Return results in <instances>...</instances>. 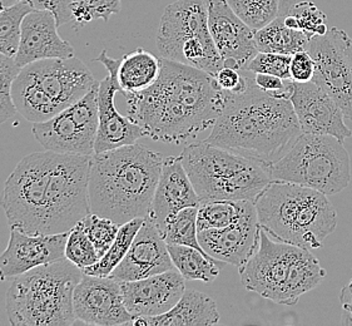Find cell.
<instances>
[{
	"mask_svg": "<svg viewBox=\"0 0 352 326\" xmlns=\"http://www.w3.org/2000/svg\"><path fill=\"white\" fill-rule=\"evenodd\" d=\"M289 14L294 15L298 23V29L312 39L314 36H324L327 33L326 14L311 1H301L295 4Z\"/></svg>",
	"mask_w": 352,
	"mask_h": 326,
	"instance_id": "39",
	"label": "cell"
},
{
	"mask_svg": "<svg viewBox=\"0 0 352 326\" xmlns=\"http://www.w3.org/2000/svg\"><path fill=\"white\" fill-rule=\"evenodd\" d=\"M175 269L168 245L158 228L147 219L135 235L127 255L109 276L124 281H135Z\"/></svg>",
	"mask_w": 352,
	"mask_h": 326,
	"instance_id": "22",
	"label": "cell"
},
{
	"mask_svg": "<svg viewBox=\"0 0 352 326\" xmlns=\"http://www.w3.org/2000/svg\"><path fill=\"white\" fill-rule=\"evenodd\" d=\"M168 251L175 268L186 280L212 283L219 277L222 263L204 251L184 245H168Z\"/></svg>",
	"mask_w": 352,
	"mask_h": 326,
	"instance_id": "29",
	"label": "cell"
},
{
	"mask_svg": "<svg viewBox=\"0 0 352 326\" xmlns=\"http://www.w3.org/2000/svg\"><path fill=\"white\" fill-rule=\"evenodd\" d=\"M21 69L14 58L0 54V126L16 113L12 98V85Z\"/></svg>",
	"mask_w": 352,
	"mask_h": 326,
	"instance_id": "38",
	"label": "cell"
},
{
	"mask_svg": "<svg viewBox=\"0 0 352 326\" xmlns=\"http://www.w3.org/2000/svg\"><path fill=\"white\" fill-rule=\"evenodd\" d=\"M77 321L85 325H132L133 316L124 305L122 287L112 276H93L83 272L73 294Z\"/></svg>",
	"mask_w": 352,
	"mask_h": 326,
	"instance_id": "15",
	"label": "cell"
},
{
	"mask_svg": "<svg viewBox=\"0 0 352 326\" xmlns=\"http://www.w3.org/2000/svg\"><path fill=\"white\" fill-rule=\"evenodd\" d=\"M89 164L91 156L53 152L43 234L69 232L91 213Z\"/></svg>",
	"mask_w": 352,
	"mask_h": 326,
	"instance_id": "10",
	"label": "cell"
},
{
	"mask_svg": "<svg viewBox=\"0 0 352 326\" xmlns=\"http://www.w3.org/2000/svg\"><path fill=\"white\" fill-rule=\"evenodd\" d=\"M340 301L342 305L341 324L352 325V280L342 287L341 294H340Z\"/></svg>",
	"mask_w": 352,
	"mask_h": 326,
	"instance_id": "44",
	"label": "cell"
},
{
	"mask_svg": "<svg viewBox=\"0 0 352 326\" xmlns=\"http://www.w3.org/2000/svg\"><path fill=\"white\" fill-rule=\"evenodd\" d=\"M163 160L162 153L138 143L93 153L88 182L91 213L120 225L146 219Z\"/></svg>",
	"mask_w": 352,
	"mask_h": 326,
	"instance_id": "3",
	"label": "cell"
},
{
	"mask_svg": "<svg viewBox=\"0 0 352 326\" xmlns=\"http://www.w3.org/2000/svg\"><path fill=\"white\" fill-rule=\"evenodd\" d=\"M62 109L82 100L98 82L79 58L43 59L21 68Z\"/></svg>",
	"mask_w": 352,
	"mask_h": 326,
	"instance_id": "16",
	"label": "cell"
},
{
	"mask_svg": "<svg viewBox=\"0 0 352 326\" xmlns=\"http://www.w3.org/2000/svg\"><path fill=\"white\" fill-rule=\"evenodd\" d=\"M233 12L252 30L266 27L280 17L281 0H226Z\"/></svg>",
	"mask_w": 352,
	"mask_h": 326,
	"instance_id": "34",
	"label": "cell"
},
{
	"mask_svg": "<svg viewBox=\"0 0 352 326\" xmlns=\"http://www.w3.org/2000/svg\"><path fill=\"white\" fill-rule=\"evenodd\" d=\"M261 226L254 201H250L240 220L223 228L198 231V241L204 252L221 263L245 269L260 245Z\"/></svg>",
	"mask_w": 352,
	"mask_h": 326,
	"instance_id": "17",
	"label": "cell"
},
{
	"mask_svg": "<svg viewBox=\"0 0 352 326\" xmlns=\"http://www.w3.org/2000/svg\"><path fill=\"white\" fill-rule=\"evenodd\" d=\"M144 221L146 219L143 217H137L123 224L120 226L116 240L113 241L106 254L102 256L94 265L83 270V272L93 276H109L113 270L116 269L120 261L124 259V256L127 255L128 250L131 248L135 235L138 234L140 228L143 226Z\"/></svg>",
	"mask_w": 352,
	"mask_h": 326,
	"instance_id": "30",
	"label": "cell"
},
{
	"mask_svg": "<svg viewBox=\"0 0 352 326\" xmlns=\"http://www.w3.org/2000/svg\"><path fill=\"white\" fill-rule=\"evenodd\" d=\"M201 202L254 201L272 182L267 164L212 143H190L179 155Z\"/></svg>",
	"mask_w": 352,
	"mask_h": 326,
	"instance_id": "7",
	"label": "cell"
},
{
	"mask_svg": "<svg viewBox=\"0 0 352 326\" xmlns=\"http://www.w3.org/2000/svg\"><path fill=\"white\" fill-rule=\"evenodd\" d=\"M219 312L214 300L204 292L186 290L181 300L169 312L153 318H137L134 326L217 325Z\"/></svg>",
	"mask_w": 352,
	"mask_h": 326,
	"instance_id": "25",
	"label": "cell"
},
{
	"mask_svg": "<svg viewBox=\"0 0 352 326\" xmlns=\"http://www.w3.org/2000/svg\"><path fill=\"white\" fill-rule=\"evenodd\" d=\"M260 226L274 240L318 248L338 227V213L321 192L272 181L254 199Z\"/></svg>",
	"mask_w": 352,
	"mask_h": 326,
	"instance_id": "4",
	"label": "cell"
},
{
	"mask_svg": "<svg viewBox=\"0 0 352 326\" xmlns=\"http://www.w3.org/2000/svg\"><path fill=\"white\" fill-rule=\"evenodd\" d=\"M247 74L239 91L227 92L225 107L204 141L270 166L302 131L289 97L262 91Z\"/></svg>",
	"mask_w": 352,
	"mask_h": 326,
	"instance_id": "2",
	"label": "cell"
},
{
	"mask_svg": "<svg viewBox=\"0 0 352 326\" xmlns=\"http://www.w3.org/2000/svg\"><path fill=\"white\" fill-rule=\"evenodd\" d=\"M268 171L272 181L301 184L326 196L344 191L351 181L349 152L332 135L302 133Z\"/></svg>",
	"mask_w": 352,
	"mask_h": 326,
	"instance_id": "8",
	"label": "cell"
},
{
	"mask_svg": "<svg viewBox=\"0 0 352 326\" xmlns=\"http://www.w3.org/2000/svg\"><path fill=\"white\" fill-rule=\"evenodd\" d=\"M162 58L187 64L213 77L223 68L208 27L206 0H177L164 9L157 32Z\"/></svg>",
	"mask_w": 352,
	"mask_h": 326,
	"instance_id": "9",
	"label": "cell"
},
{
	"mask_svg": "<svg viewBox=\"0 0 352 326\" xmlns=\"http://www.w3.org/2000/svg\"><path fill=\"white\" fill-rule=\"evenodd\" d=\"M52 151L34 152L16 164L4 184L0 205L9 228L43 234Z\"/></svg>",
	"mask_w": 352,
	"mask_h": 326,
	"instance_id": "11",
	"label": "cell"
},
{
	"mask_svg": "<svg viewBox=\"0 0 352 326\" xmlns=\"http://www.w3.org/2000/svg\"><path fill=\"white\" fill-rule=\"evenodd\" d=\"M254 41L258 52L294 56L307 50L311 39L301 30L289 28L283 17H277L266 27L254 32Z\"/></svg>",
	"mask_w": 352,
	"mask_h": 326,
	"instance_id": "28",
	"label": "cell"
},
{
	"mask_svg": "<svg viewBox=\"0 0 352 326\" xmlns=\"http://www.w3.org/2000/svg\"><path fill=\"white\" fill-rule=\"evenodd\" d=\"M250 201L213 199L201 202L198 206L197 230L223 228L240 220Z\"/></svg>",
	"mask_w": 352,
	"mask_h": 326,
	"instance_id": "31",
	"label": "cell"
},
{
	"mask_svg": "<svg viewBox=\"0 0 352 326\" xmlns=\"http://www.w3.org/2000/svg\"><path fill=\"white\" fill-rule=\"evenodd\" d=\"M120 12V0H72L73 19L80 27L97 19L108 21Z\"/></svg>",
	"mask_w": 352,
	"mask_h": 326,
	"instance_id": "37",
	"label": "cell"
},
{
	"mask_svg": "<svg viewBox=\"0 0 352 326\" xmlns=\"http://www.w3.org/2000/svg\"><path fill=\"white\" fill-rule=\"evenodd\" d=\"M19 0H0V10H4L7 8L16 4Z\"/></svg>",
	"mask_w": 352,
	"mask_h": 326,
	"instance_id": "45",
	"label": "cell"
},
{
	"mask_svg": "<svg viewBox=\"0 0 352 326\" xmlns=\"http://www.w3.org/2000/svg\"><path fill=\"white\" fill-rule=\"evenodd\" d=\"M198 207H186L169 219L161 235L167 245H184L204 251L198 241Z\"/></svg>",
	"mask_w": 352,
	"mask_h": 326,
	"instance_id": "32",
	"label": "cell"
},
{
	"mask_svg": "<svg viewBox=\"0 0 352 326\" xmlns=\"http://www.w3.org/2000/svg\"><path fill=\"white\" fill-rule=\"evenodd\" d=\"M307 52L316 65L312 82L329 93L352 122L351 38L341 29H329L324 36L311 39Z\"/></svg>",
	"mask_w": 352,
	"mask_h": 326,
	"instance_id": "13",
	"label": "cell"
},
{
	"mask_svg": "<svg viewBox=\"0 0 352 326\" xmlns=\"http://www.w3.org/2000/svg\"><path fill=\"white\" fill-rule=\"evenodd\" d=\"M34 10H50L56 17L58 27L74 23L72 0H25Z\"/></svg>",
	"mask_w": 352,
	"mask_h": 326,
	"instance_id": "41",
	"label": "cell"
},
{
	"mask_svg": "<svg viewBox=\"0 0 352 326\" xmlns=\"http://www.w3.org/2000/svg\"><path fill=\"white\" fill-rule=\"evenodd\" d=\"M243 72L245 71H237L234 68L223 67L214 76V78L217 80V85L226 92H236L245 83L246 74H243Z\"/></svg>",
	"mask_w": 352,
	"mask_h": 326,
	"instance_id": "43",
	"label": "cell"
},
{
	"mask_svg": "<svg viewBox=\"0 0 352 326\" xmlns=\"http://www.w3.org/2000/svg\"><path fill=\"white\" fill-rule=\"evenodd\" d=\"M74 56L71 43L58 34L56 17L50 10H32L21 21V43L15 63L21 68L43 59Z\"/></svg>",
	"mask_w": 352,
	"mask_h": 326,
	"instance_id": "24",
	"label": "cell"
},
{
	"mask_svg": "<svg viewBox=\"0 0 352 326\" xmlns=\"http://www.w3.org/2000/svg\"><path fill=\"white\" fill-rule=\"evenodd\" d=\"M245 289L278 305L295 306L327 275L310 250L272 240L261 228L260 245L240 272Z\"/></svg>",
	"mask_w": 352,
	"mask_h": 326,
	"instance_id": "6",
	"label": "cell"
},
{
	"mask_svg": "<svg viewBox=\"0 0 352 326\" xmlns=\"http://www.w3.org/2000/svg\"><path fill=\"white\" fill-rule=\"evenodd\" d=\"M98 83L82 100L48 121L33 123L32 132L47 151L92 156L98 129Z\"/></svg>",
	"mask_w": 352,
	"mask_h": 326,
	"instance_id": "12",
	"label": "cell"
},
{
	"mask_svg": "<svg viewBox=\"0 0 352 326\" xmlns=\"http://www.w3.org/2000/svg\"><path fill=\"white\" fill-rule=\"evenodd\" d=\"M161 72V59L147 50H138L120 59L117 79L124 94L138 93L155 83Z\"/></svg>",
	"mask_w": 352,
	"mask_h": 326,
	"instance_id": "27",
	"label": "cell"
},
{
	"mask_svg": "<svg viewBox=\"0 0 352 326\" xmlns=\"http://www.w3.org/2000/svg\"><path fill=\"white\" fill-rule=\"evenodd\" d=\"M291 58L292 56L289 54L258 52L247 65L246 71L277 76L282 79H291Z\"/></svg>",
	"mask_w": 352,
	"mask_h": 326,
	"instance_id": "40",
	"label": "cell"
},
{
	"mask_svg": "<svg viewBox=\"0 0 352 326\" xmlns=\"http://www.w3.org/2000/svg\"><path fill=\"white\" fill-rule=\"evenodd\" d=\"M94 61L103 64L108 72L106 78L98 83L97 94L98 129L94 143V153H100L134 144L140 138L144 137V132L129 116H122L116 108V93L122 92L117 79L120 59L111 58L107 50H102Z\"/></svg>",
	"mask_w": 352,
	"mask_h": 326,
	"instance_id": "14",
	"label": "cell"
},
{
	"mask_svg": "<svg viewBox=\"0 0 352 326\" xmlns=\"http://www.w3.org/2000/svg\"><path fill=\"white\" fill-rule=\"evenodd\" d=\"M83 270L68 259L15 276L7 292V314L13 326H71L77 323L73 294Z\"/></svg>",
	"mask_w": 352,
	"mask_h": 326,
	"instance_id": "5",
	"label": "cell"
},
{
	"mask_svg": "<svg viewBox=\"0 0 352 326\" xmlns=\"http://www.w3.org/2000/svg\"><path fill=\"white\" fill-rule=\"evenodd\" d=\"M124 96L128 116L141 126L144 137L179 144L213 127L227 92L210 73L162 58L155 83Z\"/></svg>",
	"mask_w": 352,
	"mask_h": 326,
	"instance_id": "1",
	"label": "cell"
},
{
	"mask_svg": "<svg viewBox=\"0 0 352 326\" xmlns=\"http://www.w3.org/2000/svg\"><path fill=\"white\" fill-rule=\"evenodd\" d=\"M12 98L16 112L32 123L48 121L63 111L23 69L12 85Z\"/></svg>",
	"mask_w": 352,
	"mask_h": 326,
	"instance_id": "26",
	"label": "cell"
},
{
	"mask_svg": "<svg viewBox=\"0 0 352 326\" xmlns=\"http://www.w3.org/2000/svg\"><path fill=\"white\" fill-rule=\"evenodd\" d=\"M212 39L223 61V67L246 71L258 53L254 30L233 12L226 0H206Z\"/></svg>",
	"mask_w": 352,
	"mask_h": 326,
	"instance_id": "18",
	"label": "cell"
},
{
	"mask_svg": "<svg viewBox=\"0 0 352 326\" xmlns=\"http://www.w3.org/2000/svg\"><path fill=\"white\" fill-rule=\"evenodd\" d=\"M315 69H316L315 61L311 57L307 50L295 53L291 58L289 71H291V79L294 82H298V83L310 82L315 76Z\"/></svg>",
	"mask_w": 352,
	"mask_h": 326,
	"instance_id": "42",
	"label": "cell"
},
{
	"mask_svg": "<svg viewBox=\"0 0 352 326\" xmlns=\"http://www.w3.org/2000/svg\"><path fill=\"white\" fill-rule=\"evenodd\" d=\"M201 201L184 169L181 156L163 160L155 196L146 217L161 232L167 221L186 207H198Z\"/></svg>",
	"mask_w": 352,
	"mask_h": 326,
	"instance_id": "23",
	"label": "cell"
},
{
	"mask_svg": "<svg viewBox=\"0 0 352 326\" xmlns=\"http://www.w3.org/2000/svg\"><path fill=\"white\" fill-rule=\"evenodd\" d=\"M68 235L27 234L10 228L7 248L0 255V280L7 281L29 270L62 260Z\"/></svg>",
	"mask_w": 352,
	"mask_h": 326,
	"instance_id": "20",
	"label": "cell"
},
{
	"mask_svg": "<svg viewBox=\"0 0 352 326\" xmlns=\"http://www.w3.org/2000/svg\"><path fill=\"white\" fill-rule=\"evenodd\" d=\"M124 305L137 318H153L169 312L186 291V279L175 269L135 281L120 283Z\"/></svg>",
	"mask_w": 352,
	"mask_h": 326,
	"instance_id": "21",
	"label": "cell"
},
{
	"mask_svg": "<svg viewBox=\"0 0 352 326\" xmlns=\"http://www.w3.org/2000/svg\"><path fill=\"white\" fill-rule=\"evenodd\" d=\"M82 224L85 227V234L88 235L98 252L99 259L106 254L108 248H111L122 226L111 219L102 217L92 213L85 216L82 220Z\"/></svg>",
	"mask_w": 352,
	"mask_h": 326,
	"instance_id": "36",
	"label": "cell"
},
{
	"mask_svg": "<svg viewBox=\"0 0 352 326\" xmlns=\"http://www.w3.org/2000/svg\"><path fill=\"white\" fill-rule=\"evenodd\" d=\"M64 256L82 270L87 269L98 261V252L88 235L85 234L82 221H79L69 231Z\"/></svg>",
	"mask_w": 352,
	"mask_h": 326,
	"instance_id": "35",
	"label": "cell"
},
{
	"mask_svg": "<svg viewBox=\"0 0 352 326\" xmlns=\"http://www.w3.org/2000/svg\"><path fill=\"white\" fill-rule=\"evenodd\" d=\"M289 100L302 133L332 135L342 142L351 138L352 131L345 124L341 108L315 82H294Z\"/></svg>",
	"mask_w": 352,
	"mask_h": 326,
	"instance_id": "19",
	"label": "cell"
},
{
	"mask_svg": "<svg viewBox=\"0 0 352 326\" xmlns=\"http://www.w3.org/2000/svg\"><path fill=\"white\" fill-rule=\"evenodd\" d=\"M33 8L25 0L0 10V54L15 58L21 43V21Z\"/></svg>",
	"mask_w": 352,
	"mask_h": 326,
	"instance_id": "33",
	"label": "cell"
}]
</instances>
